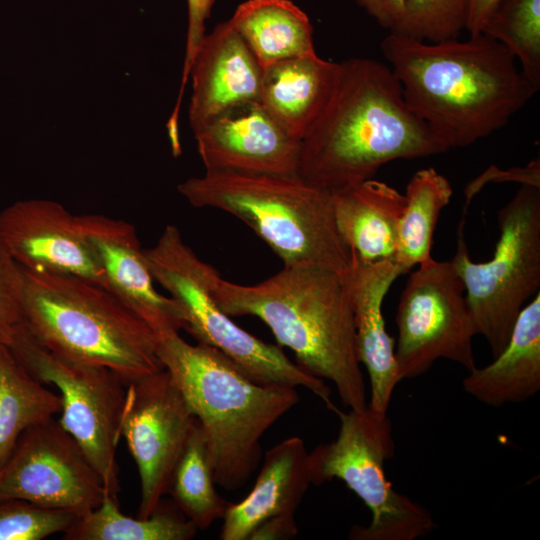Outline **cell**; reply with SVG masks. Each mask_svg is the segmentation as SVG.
<instances>
[{"instance_id":"6da1fadb","label":"cell","mask_w":540,"mask_h":540,"mask_svg":"<svg viewBox=\"0 0 540 540\" xmlns=\"http://www.w3.org/2000/svg\"><path fill=\"white\" fill-rule=\"evenodd\" d=\"M410 108L449 150L504 127L538 90L485 35L427 42L390 32L380 44Z\"/></svg>"},{"instance_id":"7a4b0ae2","label":"cell","mask_w":540,"mask_h":540,"mask_svg":"<svg viewBox=\"0 0 540 540\" xmlns=\"http://www.w3.org/2000/svg\"><path fill=\"white\" fill-rule=\"evenodd\" d=\"M447 150L410 108L389 66L351 58L340 62L328 106L300 140L297 175L332 193L373 178L390 161Z\"/></svg>"},{"instance_id":"3957f363","label":"cell","mask_w":540,"mask_h":540,"mask_svg":"<svg viewBox=\"0 0 540 540\" xmlns=\"http://www.w3.org/2000/svg\"><path fill=\"white\" fill-rule=\"evenodd\" d=\"M213 297L229 316L263 321L280 346L289 348L305 371L331 381L350 409L368 407L356 352L353 307L343 273L315 265L284 266L254 285L218 274Z\"/></svg>"},{"instance_id":"277c9868","label":"cell","mask_w":540,"mask_h":540,"mask_svg":"<svg viewBox=\"0 0 540 540\" xmlns=\"http://www.w3.org/2000/svg\"><path fill=\"white\" fill-rule=\"evenodd\" d=\"M157 353L203 430L215 484L240 489L260 463L262 436L299 402L296 388L259 384L222 352L179 333L157 339Z\"/></svg>"},{"instance_id":"5b68a950","label":"cell","mask_w":540,"mask_h":540,"mask_svg":"<svg viewBox=\"0 0 540 540\" xmlns=\"http://www.w3.org/2000/svg\"><path fill=\"white\" fill-rule=\"evenodd\" d=\"M24 270L23 325L50 352L126 384L164 369L150 327L100 284Z\"/></svg>"},{"instance_id":"8992f818","label":"cell","mask_w":540,"mask_h":540,"mask_svg":"<svg viewBox=\"0 0 540 540\" xmlns=\"http://www.w3.org/2000/svg\"><path fill=\"white\" fill-rule=\"evenodd\" d=\"M195 207L223 210L248 225L284 266L344 273L350 254L334 220L331 193L297 174L213 172L178 185Z\"/></svg>"},{"instance_id":"52a82bcc","label":"cell","mask_w":540,"mask_h":540,"mask_svg":"<svg viewBox=\"0 0 540 540\" xmlns=\"http://www.w3.org/2000/svg\"><path fill=\"white\" fill-rule=\"evenodd\" d=\"M145 257L156 283L181 308L187 331L197 343L222 352L253 381L263 385L304 387L331 410V389L292 362L273 344L266 343L238 326L218 305L212 285L217 270L201 260L184 242L180 230L167 225Z\"/></svg>"},{"instance_id":"ba28073f","label":"cell","mask_w":540,"mask_h":540,"mask_svg":"<svg viewBox=\"0 0 540 540\" xmlns=\"http://www.w3.org/2000/svg\"><path fill=\"white\" fill-rule=\"evenodd\" d=\"M499 239L485 262L471 260L465 214L451 259L464 287L477 335L493 357L506 346L524 306L540 288V188L522 185L497 213Z\"/></svg>"},{"instance_id":"9c48e42d","label":"cell","mask_w":540,"mask_h":540,"mask_svg":"<svg viewBox=\"0 0 540 540\" xmlns=\"http://www.w3.org/2000/svg\"><path fill=\"white\" fill-rule=\"evenodd\" d=\"M340 420L338 435L308 454L311 484L343 481L369 508L371 521L350 529L352 540H414L435 527L431 512L397 492L385 473L394 456L392 423L387 413L333 410Z\"/></svg>"},{"instance_id":"30bf717a","label":"cell","mask_w":540,"mask_h":540,"mask_svg":"<svg viewBox=\"0 0 540 540\" xmlns=\"http://www.w3.org/2000/svg\"><path fill=\"white\" fill-rule=\"evenodd\" d=\"M8 348L37 380L59 390L58 422L96 469L107 494L118 499L116 451L127 384L106 368L72 362L50 352L32 338L23 323Z\"/></svg>"},{"instance_id":"8fae6325","label":"cell","mask_w":540,"mask_h":540,"mask_svg":"<svg viewBox=\"0 0 540 540\" xmlns=\"http://www.w3.org/2000/svg\"><path fill=\"white\" fill-rule=\"evenodd\" d=\"M396 325L395 359L400 380L426 373L439 359L467 372L475 369L477 335L464 284L451 259L421 263L401 293Z\"/></svg>"},{"instance_id":"7c38bea8","label":"cell","mask_w":540,"mask_h":540,"mask_svg":"<svg viewBox=\"0 0 540 540\" xmlns=\"http://www.w3.org/2000/svg\"><path fill=\"white\" fill-rule=\"evenodd\" d=\"M106 494L96 469L54 418L23 432L0 468V499H22L80 517Z\"/></svg>"},{"instance_id":"4fadbf2b","label":"cell","mask_w":540,"mask_h":540,"mask_svg":"<svg viewBox=\"0 0 540 540\" xmlns=\"http://www.w3.org/2000/svg\"><path fill=\"white\" fill-rule=\"evenodd\" d=\"M196 422L167 370L127 384L121 437L140 478L138 517H149L168 492L173 469Z\"/></svg>"},{"instance_id":"5bb4252c","label":"cell","mask_w":540,"mask_h":540,"mask_svg":"<svg viewBox=\"0 0 540 540\" xmlns=\"http://www.w3.org/2000/svg\"><path fill=\"white\" fill-rule=\"evenodd\" d=\"M77 221L102 272L104 287L157 339L179 333L185 325L183 312L173 298L156 290L135 227L101 214L77 215Z\"/></svg>"},{"instance_id":"9a60e30c","label":"cell","mask_w":540,"mask_h":540,"mask_svg":"<svg viewBox=\"0 0 540 540\" xmlns=\"http://www.w3.org/2000/svg\"><path fill=\"white\" fill-rule=\"evenodd\" d=\"M0 241L25 270L78 276L104 287L77 215L48 199L16 201L0 211Z\"/></svg>"},{"instance_id":"2e32d148","label":"cell","mask_w":540,"mask_h":540,"mask_svg":"<svg viewBox=\"0 0 540 540\" xmlns=\"http://www.w3.org/2000/svg\"><path fill=\"white\" fill-rule=\"evenodd\" d=\"M193 133L207 173L297 174L300 140L259 100L236 105Z\"/></svg>"},{"instance_id":"e0dca14e","label":"cell","mask_w":540,"mask_h":540,"mask_svg":"<svg viewBox=\"0 0 540 540\" xmlns=\"http://www.w3.org/2000/svg\"><path fill=\"white\" fill-rule=\"evenodd\" d=\"M401 274L394 259L364 262L352 255L343 273L353 307L357 357L369 376L368 408L378 413H387L401 381L395 340L386 330L382 312L384 298Z\"/></svg>"},{"instance_id":"ac0fdd59","label":"cell","mask_w":540,"mask_h":540,"mask_svg":"<svg viewBox=\"0 0 540 540\" xmlns=\"http://www.w3.org/2000/svg\"><path fill=\"white\" fill-rule=\"evenodd\" d=\"M189 76L193 131L236 105L259 100L262 66L229 20L205 35Z\"/></svg>"},{"instance_id":"d6986e66","label":"cell","mask_w":540,"mask_h":540,"mask_svg":"<svg viewBox=\"0 0 540 540\" xmlns=\"http://www.w3.org/2000/svg\"><path fill=\"white\" fill-rule=\"evenodd\" d=\"M308 454L302 438L292 436L264 455L262 468L248 495L229 503L220 532L222 540H248L263 521L295 515L311 485Z\"/></svg>"},{"instance_id":"ffe728a7","label":"cell","mask_w":540,"mask_h":540,"mask_svg":"<svg viewBox=\"0 0 540 540\" xmlns=\"http://www.w3.org/2000/svg\"><path fill=\"white\" fill-rule=\"evenodd\" d=\"M340 74V62L317 53L262 66L259 101L294 137L301 140L328 106Z\"/></svg>"},{"instance_id":"44dd1931","label":"cell","mask_w":540,"mask_h":540,"mask_svg":"<svg viewBox=\"0 0 540 540\" xmlns=\"http://www.w3.org/2000/svg\"><path fill=\"white\" fill-rule=\"evenodd\" d=\"M338 235L349 254L364 262L394 259L405 196L367 179L331 193Z\"/></svg>"},{"instance_id":"7402d4cb","label":"cell","mask_w":540,"mask_h":540,"mask_svg":"<svg viewBox=\"0 0 540 540\" xmlns=\"http://www.w3.org/2000/svg\"><path fill=\"white\" fill-rule=\"evenodd\" d=\"M466 393L492 407L524 402L540 390V295L520 312L504 349L488 365L468 372Z\"/></svg>"},{"instance_id":"603a6c76","label":"cell","mask_w":540,"mask_h":540,"mask_svg":"<svg viewBox=\"0 0 540 540\" xmlns=\"http://www.w3.org/2000/svg\"><path fill=\"white\" fill-rule=\"evenodd\" d=\"M229 22L261 66L316 53L308 16L289 0H247Z\"/></svg>"},{"instance_id":"cb8c5ba5","label":"cell","mask_w":540,"mask_h":540,"mask_svg":"<svg viewBox=\"0 0 540 540\" xmlns=\"http://www.w3.org/2000/svg\"><path fill=\"white\" fill-rule=\"evenodd\" d=\"M61 410L59 394L47 389L0 345V468L27 429L54 418Z\"/></svg>"},{"instance_id":"d4e9b609","label":"cell","mask_w":540,"mask_h":540,"mask_svg":"<svg viewBox=\"0 0 540 540\" xmlns=\"http://www.w3.org/2000/svg\"><path fill=\"white\" fill-rule=\"evenodd\" d=\"M198 529L174 503L160 502L146 518L124 515L118 499L106 494L101 504L77 517L64 540H189Z\"/></svg>"},{"instance_id":"484cf974","label":"cell","mask_w":540,"mask_h":540,"mask_svg":"<svg viewBox=\"0 0 540 540\" xmlns=\"http://www.w3.org/2000/svg\"><path fill=\"white\" fill-rule=\"evenodd\" d=\"M452 194L449 180L432 167L418 170L408 182L394 256L403 274L433 258L435 228Z\"/></svg>"},{"instance_id":"4316f807","label":"cell","mask_w":540,"mask_h":540,"mask_svg":"<svg viewBox=\"0 0 540 540\" xmlns=\"http://www.w3.org/2000/svg\"><path fill=\"white\" fill-rule=\"evenodd\" d=\"M215 485L205 436L197 421L173 469L167 493L198 530H206L224 517L229 505Z\"/></svg>"},{"instance_id":"83f0119b","label":"cell","mask_w":540,"mask_h":540,"mask_svg":"<svg viewBox=\"0 0 540 540\" xmlns=\"http://www.w3.org/2000/svg\"><path fill=\"white\" fill-rule=\"evenodd\" d=\"M483 34L501 43L520 64L525 78L540 88V0H502Z\"/></svg>"},{"instance_id":"f1b7e54d","label":"cell","mask_w":540,"mask_h":540,"mask_svg":"<svg viewBox=\"0 0 540 540\" xmlns=\"http://www.w3.org/2000/svg\"><path fill=\"white\" fill-rule=\"evenodd\" d=\"M467 0H408L398 32L427 42L458 38L465 30Z\"/></svg>"},{"instance_id":"f546056e","label":"cell","mask_w":540,"mask_h":540,"mask_svg":"<svg viewBox=\"0 0 540 540\" xmlns=\"http://www.w3.org/2000/svg\"><path fill=\"white\" fill-rule=\"evenodd\" d=\"M77 519L69 511L22 499H0V540H41L64 533Z\"/></svg>"},{"instance_id":"4dcf8cb0","label":"cell","mask_w":540,"mask_h":540,"mask_svg":"<svg viewBox=\"0 0 540 540\" xmlns=\"http://www.w3.org/2000/svg\"><path fill=\"white\" fill-rule=\"evenodd\" d=\"M25 275L0 241V345L9 346L23 323Z\"/></svg>"},{"instance_id":"1f68e13d","label":"cell","mask_w":540,"mask_h":540,"mask_svg":"<svg viewBox=\"0 0 540 540\" xmlns=\"http://www.w3.org/2000/svg\"><path fill=\"white\" fill-rule=\"evenodd\" d=\"M215 0H187L188 26L182 80L172 115L179 116L184 88L189 78L194 58L205 38V22L209 18Z\"/></svg>"},{"instance_id":"d6a6232c","label":"cell","mask_w":540,"mask_h":540,"mask_svg":"<svg viewBox=\"0 0 540 540\" xmlns=\"http://www.w3.org/2000/svg\"><path fill=\"white\" fill-rule=\"evenodd\" d=\"M516 182L521 186H532L540 188V157L532 159L525 166L512 167L502 170L494 165L489 166L485 171L470 181L464 190L465 204L463 209L468 208L473 197L489 183Z\"/></svg>"},{"instance_id":"836d02e7","label":"cell","mask_w":540,"mask_h":540,"mask_svg":"<svg viewBox=\"0 0 540 540\" xmlns=\"http://www.w3.org/2000/svg\"><path fill=\"white\" fill-rule=\"evenodd\" d=\"M408 0H357V3L382 27L398 32Z\"/></svg>"},{"instance_id":"e575fe53","label":"cell","mask_w":540,"mask_h":540,"mask_svg":"<svg viewBox=\"0 0 540 540\" xmlns=\"http://www.w3.org/2000/svg\"><path fill=\"white\" fill-rule=\"evenodd\" d=\"M297 532L295 515L274 516L260 523L250 534L248 540L292 539Z\"/></svg>"},{"instance_id":"d590c367","label":"cell","mask_w":540,"mask_h":540,"mask_svg":"<svg viewBox=\"0 0 540 540\" xmlns=\"http://www.w3.org/2000/svg\"><path fill=\"white\" fill-rule=\"evenodd\" d=\"M502 0H467L465 30L470 36L482 34L483 28Z\"/></svg>"}]
</instances>
